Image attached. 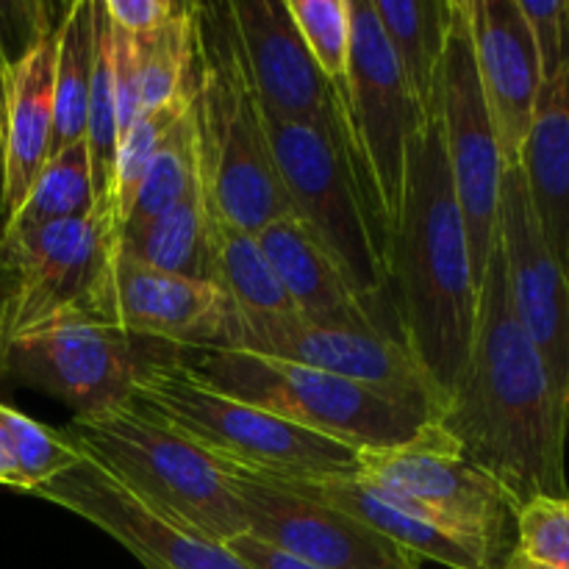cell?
Segmentation results:
<instances>
[{
	"label": "cell",
	"mask_w": 569,
	"mask_h": 569,
	"mask_svg": "<svg viewBox=\"0 0 569 569\" xmlns=\"http://www.w3.org/2000/svg\"><path fill=\"white\" fill-rule=\"evenodd\" d=\"M433 422L517 506L533 498H569V409L517 320L498 244L478 287L470 356Z\"/></svg>",
	"instance_id": "obj_1"
},
{
	"label": "cell",
	"mask_w": 569,
	"mask_h": 569,
	"mask_svg": "<svg viewBox=\"0 0 569 569\" xmlns=\"http://www.w3.org/2000/svg\"><path fill=\"white\" fill-rule=\"evenodd\" d=\"M383 261L395 328L445 406L470 356L478 287L437 114L409 144L403 200Z\"/></svg>",
	"instance_id": "obj_2"
},
{
	"label": "cell",
	"mask_w": 569,
	"mask_h": 569,
	"mask_svg": "<svg viewBox=\"0 0 569 569\" xmlns=\"http://www.w3.org/2000/svg\"><path fill=\"white\" fill-rule=\"evenodd\" d=\"M189 117L209 217L259 233L292 217L272 164L264 111L242 56L231 3H192Z\"/></svg>",
	"instance_id": "obj_3"
},
{
	"label": "cell",
	"mask_w": 569,
	"mask_h": 569,
	"mask_svg": "<svg viewBox=\"0 0 569 569\" xmlns=\"http://www.w3.org/2000/svg\"><path fill=\"white\" fill-rule=\"evenodd\" d=\"M264 126L292 217L303 222L345 272L361 303L383 322L381 300H389L383 261L389 226L370 167L356 142L348 106L322 126L267 117Z\"/></svg>",
	"instance_id": "obj_4"
},
{
	"label": "cell",
	"mask_w": 569,
	"mask_h": 569,
	"mask_svg": "<svg viewBox=\"0 0 569 569\" xmlns=\"http://www.w3.org/2000/svg\"><path fill=\"white\" fill-rule=\"evenodd\" d=\"M128 409L170 428L214 465L261 478L359 472V450L206 387L156 345L139 367Z\"/></svg>",
	"instance_id": "obj_5"
},
{
	"label": "cell",
	"mask_w": 569,
	"mask_h": 569,
	"mask_svg": "<svg viewBox=\"0 0 569 569\" xmlns=\"http://www.w3.org/2000/svg\"><path fill=\"white\" fill-rule=\"evenodd\" d=\"M167 353L206 387L356 450L395 448L433 422L428 411L292 361L222 348H167Z\"/></svg>",
	"instance_id": "obj_6"
},
{
	"label": "cell",
	"mask_w": 569,
	"mask_h": 569,
	"mask_svg": "<svg viewBox=\"0 0 569 569\" xmlns=\"http://www.w3.org/2000/svg\"><path fill=\"white\" fill-rule=\"evenodd\" d=\"M64 433L89 461L159 515L220 545L248 533L220 467L126 403L76 415Z\"/></svg>",
	"instance_id": "obj_7"
},
{
	"label": "cell",
	"mask_w": 569,
	"mask_h": 569,
	"mask_svg": "<svg viewBox=\"0 0 569 569\" xmlns=\"http://www.w3.org/2000/svg\"><path fill=\"white\" fill-rule=\"evenodd\" d=\"M359 472L456 533L489 569L503 567L515 550L520 506L437 422L395 448L359 450Z\"/></svg>",
	"instance_id": "obj_8"
},
{
	"label": "cell",
	"mask_w": 569,
	"mask_h": 569,
	"mask_svg": "<svg viewBox=\"0 0 569 569\" xmlns=\"http://www.w3.org/2000/svg\"><path fill=\"white\" fill-rule=\"evenodd\" d=\"M437 117L442 126L445 153L465 217L467 239H470L472 278L476 287H481L483 272L498 244L500 183L506 167L478 78L467 0H453V22L439 70Z\"/></svg>",
	"instance_id": "obj_9"
},
{
	"label": "cell",
	"mask_w": 569,
	"mask_h": 569,
	"mask_svg": "<svg viewBox=\"0 0 569 569\" xmlns=\"http://www.w3.org/2000/svg\"><path fill=\"white\" fill-rule=\"evenodd\" d=\"M222 350L270 356L311 367L328 376L348 378L367 389L428 411L437 420L442 398L411 356L403 339L383 331L345 326H315L298 315L250 317L233 309L231 331Z\"/></svg>",
	"instance_id": "obj_10"
},
{
	"label": "cell",
	"mask_w": 569,
	"mask_h": 569,
	"mask_svg": "<svg viewBox=\"0 0 569 569\" xmlns=\"http://www.w3.org/2000/svg\"><path fill=\"white\" fill-rule=\"evenodd\" d=\"M111 239L109 226L94 214L3 233L0 256L11 278L0 298L6 345L81 315L103 270Z\"/></svg>",
	"instance_id": "obj_11"
},
{
	"label": "cell",
	"mask_w": 569,
	"mask_h": 569,
	"mask_svg": "<svg viewBox=\"0 0 569 569\" xmlns=\"http://www.w3.org/2000/svg\"><path fill=\"white\" fill-rule=\"evenodd\" d=\"M81 320L161 348H226L233 306L217 283L187 281L117 253L114 239Z\"/></svg>",
	"instance_id": "obj_12"
},
{
	"label": "cell",
	"mask_w": 569,
	"mask_h": 569,
	"mask_svg": "<svg viewBox=\"0 0 569 569\" xmlns=\"http://www.w3.org/2000/svg\"><path fill=\"white\" fill-rule=\"evenodd\" d=\"M350 14H353L348 81L350 126L376 181L387 226H392L403 200L409 144L422 122L431 117L422 114L417 106L370 0H350Z\"/></svg>",
	"instance_id": "obj_13"
},
{
	"label": "cell",
	"mask_w": 569,
	"mask_h": 569,
	"mask_svg": "<svg viewBox=\"0 0 569 569\" xmlns=\"http://www.w3.org/2000/svg\"><path fill=\"white\" fill-rule=\"evenodd\" d=\"M153 348L117 328L70 317L6 345L3 378L64 400L76 415H89L126 403Z\"/></svg>",
	"instance_id": "obj_14"
},
{
	"label": "cell",
	"mask_w": 569,
	"mask_h": 569,
	"mask_svg": "<svg viewBox=\"0 0 569 569\" xmlns=\"http://www.w3.org/2000/svg\"><path fill=\"white\" fill-rule=\"evenodd\" d=\"M220 467V465H217ZM248 533L320 569H415L422 561L353 517L253 472L220 467Z\"/></svg>",
	"instance_id": "obj_15"
},
{
	"label": "cell",
	"mask_w": 569,
	"mask_h": 569,
	"mask_svg": "<svg viewBox=\"0 0 569 569\" xmlns=\"http://www.w3.org/2000/svg\"><path fill=\"white\" fill-rule=\"evenodd\" d=\"M498 248L517 320L537 345L559 400L569 409V278L545 242L520 164L503 170Z\"/></svg>",
	"instance_id": "obj_16"
},
{
	"label": "cell",
	"mask_w": 569,
	"mask_h": 569,
	"mask_svg": "<svg viewBox=\"0 0 569 569\" xmlns=\"http://www.w3.org/2000/svg\"><path fill=\"white\" fill-rule=\"evenodd\" d=\"M33 498L92 522L148 569H248L226 545L159 515L83 456L76 467L33 489Z\"/></svg>",
	"instance_id": "obj_17"
},
{
	"label": "cell",
	"mask_w": 569,
	"mask_h": 569,
	"mask_svg": "<svg viewBox=\"0 0 569 569\" xmlns=\"http://www.w3.org/2000/svg\"><path fill=\"white\" fill-rule=\"evenodd\" d=\"M231 11L267 120L322 126L348 106L311 59L287 0H239Z\"/></svg>",
	"instance_id": "obj_18"
},
{
	"label": "cell",
	"mask_w": 569,
	"mask_h": 569,
	"mask_svg": "<svg viewBox=\"0 0 569 569\" xmlns=\"http://www.w3.org/2000/svg\"><path fill=\"white\" fill-rule=\"evenodd\" d=\"M467 14L503 167H517L542 89L537 44L517 0H467Z\"/></svg>",
	"instance_id": "obj_19"
},
{
	"label": "cell",
	"mask_w": 569,
	"mask_h": 569,
	"mask_svg": "<svg viewBox=\"0 0 569 569\" xmlns=\"http://www.w3.org/2000/svg\"><path fill=\"white\" fill-rule=\"evenodd\" d=\"M59 22L39 28L26 50L11 61L3 131H0V217L3 222L20 209L33 178L48 161L50 133H53Z\"/></svg>",
	"instance_id": "obj_20"
},
{
	"label": "cell",
	"mask_w": 569,
	"mask_h": 569,
	"mask_svg": "<svg viewBox=\"0 0 569 569\" xmlns=\"http://www.w3.org/2000/svg\"><path fill=\"white\" fill-rule=\"evenodd\" d=\"M267 481L281 483L303 498L353 517L361 526L381 533L383 539L403 548L406 553L417 556L420 561H437L448 569H489L487 561L470 545L461 542L456 533L422 515L415 503L400 498L398 492L381 487L361 472L326 478H267Z\"/></svg>",
	"instance_id": "obj_21"
},
{
	"label": "cell",
	"mask_w": 569,
	"mask_h": 569,
	"mask_svg": "<svg viewBox=\"0 0 569 569\" xmlns=\"http://www.w3.org/2000/svg\"><path fill=\"white\" fill-rule=\"evenodd\" d=\"M298 317L315 326H345L392 333L365 303L322 244L295 217H281L256 233ZM398 337V333H392ZM400 339V337H398Z\"/></svg>",
	"instance_id": "obj_22"
},
{
	"label": "cell",
	"mask_w": 569,
	"mask_h": 569,
	"mask_svg": "<svg viewBox=\"0 0 569 569\" xmlns=\"http://www.w3.org/2000/svg\"><path fill=\"white\" fill-rule=\"evenodd\" d=\"M520 170L545 242L569 278V61L542 81Z\"/></svg>",
	"instance_id": "obj_23"
},
{
	"label": "cell",
	"mask_w": 569,
	"mask_h": 569,
	"mask_svg": "<svg viewBox=\"0 0 569 569\" xmlns=\"http://www.w3.org/2000/svg\"><path fill=\"white\" fill-rule=\"evenodd\" d=\"M426 117L437 114L439 70L448 48L453 0H370Z\"/></svg>",
	"instance_id": "obj_24"
},
{
	"label": "cell",
	"mask_w": 569,
	"mask_h": 569,
	"mask_svg": "<svg viewBox=\"0 0 569 569\" xmlns=\"http://www.w3.org/2000/svg\"><path fill=\"white\" fill-rule=\"evenodd\" d=\"M114 250L150 270L187 281L214 283L209 211L200 181L159 220L133 233H120L114 239Z\"/></svg>",
	"instance_id": "obj_25"
},
{
	"label": "cell",
	"mask_w": 569,
	"mask_h": 569,
	"mask_svg": "<svg viewBox=\"0 0 569 569\" xmlns=\"http://www.w3.org/2000/svg\"><path fill=\"white\" fill-rule=\"evenodd\" d=\"M94 64V0H76L61 11L53 76V133L50 156L81 142L87 131L89 87Z\"/></svg>",
	"instance_id": "obj_26"
},
{
	"label": "cell",
	"mask_w": 569,
	"mask_h": 569,
	"mask_svg": "<svg viewBox=\"0 0 569 569\" xmlns=\"http://www.w3.org/2000/svg\"><path fill=\"white\" fill-rule=\"evenodd\" d=\"M214 283L239 315L289 317L298 315L267 261L256 233L209 217Z\"/></svg>",
	"instance_id": "obj_27"
},
{
	"label": "cell",
	"mask_w": 569,
	"mask_h": 569,
	"mask_svg": "<svg viewBox=\"0 0 569 569\" xmlns=\"http://www.w3.org/2000/svg\"><path fill=\"white\" fill-rule=\"evenodd\" d=\"M92 214V170H89L87 142L81 139L44 161L20 209L3 222V233L31 231L50 222L81 220Z\"/></svg>",
	"instance_id": "obj_28"
},
{
	"label": "cell",
	"mask_w": 569,
	"mask_h": 569,
	"mask_svg": "<svg viewBox=\"0 0 569 569\" xmlns=\"http://www.w3.org/2000/svg\"><path fill=\"white\" fill-rule=\"evenodd\" d=\"M194 183H198V153H194L192 117H189L187 109L181 120L164 133L161 144L156 148L148 172H144L137 194H133L131 209H128L120 233H133L139 228L150 226L153 220H159Z\"/></svg>",
	"instance_id": "obj_29"
},
{
	"label": "cell",
	"mask_w": 569,
	"mask_h": 569,
	"mask_svg": "<svg viewBox=\"0 0 569 569\" xmlns=\"http://www.w3.org/2000/svg\"><path fill=\"white\" fill-rule=\"evenodd\" d=\"M142 109H159L187 94L189 56H192V3H178L176 14L144 37H133Z\"/></svg>",
	"instance_id": "obj_30"
},
{
	"label": "cell",
	"mask_w": 569,
	"mask_h": 569,
	"mask_svg": "<svg viewBox=\"0 0 569 569\" xmlns=\"http://www.w3.org/2000/svg\"><path fill=\"white\" fill-rule=\"evenodd\" d=\"M0 439L9 450L26 495H33V489L44 487L83 459L64 431H53L3 403H0Z\"/></svg>",
	"instance_id": "obj_31"
},
{
	"label": "cell",
	"mask_w": 569,
	"mask_h": 569,
	"mask_svg": "<svg viewBox=\"0 0 569 569\" xmlns=\"http://www.w3.org/2000/svg\"><path fill=\"white\" fill-rule=\"evenodd\" d=\"M287 9L322 76L348 98L353 44L350 0H287Z\"/></svg>",
	"instance_id": "obj_32"
},
{
	"label": "cell",
	"mask_w": 569,
	"mask_h": 569,
	"mask_svg": "<svg viewBox=\"0 0 569 569\" xmlns=\"http://www.w3.org/2000/svg\"><path fill=\"white\" fill-rule=\"evenodd\" d=\"M189 109V89L181 98L170 100V103L159 106L139 114L131 131L120 139V150H117V170H114V189H111V233H120L122 222H126L131 200L137 194L139 183H142L144 172H148L150 159H153L156 148L161 144L164 133L176 126Z\"/></svg>",
	"instance_id": "obj_33"
},
{
	"label": "cell",
	"mask_w": 569,
	"mask_h": 569,
	"mask_svg": "<svg viewBox=\"0 0 569 569\" xmlns=\"http://www.w3.org/2000/svg\"><path fill=\"white\" fill-rule=\"evenodd\" d=\"M520 553L556 569H569V498H533L517 511Z\"/></svg>",
	"instance_id": "obj_34"
},
{
	"label": "cell",
	"mask_w": 569,
	"mask_h": 569,
	"mask_svg": "<svg viewBox=\"0 0 569 569\" xmlns=\"http://www.w3.org/2000/svg\"><path fill=\"white\" fill-rule=\"evenodd\" d=\"M542 67V81L553 78L569 61V0H517Z\"/></svg>",
	"instance_id": "obj_35"
},
{
	"label": "cell",
	"mask_w": 569,
	"mask_h": 569,
	"mask_svg": "<svg viewBox=\"0 0 569 569\" xmlns=\"http://www.w3.org/2000/svg\"><path fill=\"white\" fill-rule=\"evenodd\" d=\"M111 76H114V100L117 122H120V139L131 131L133 122L142 114V83H139L137 53H133V37L111 26Z\"/></svg>",
	"instance_id": "obj_36"
},
{
	"label": "cell",
	"mask_w": 569,
	"mask_h": 569,
	"mask_svg": "<svg viewBox=\"0 0 569 569\" xmlns=\"http://www.w3.org/2000/svg\"><path fill=\"white\" fill-rule=\"evenodd\" d=\"M103 9L111 26L126 31L128 37H144L164 26L176 14L178 3L172 0H103Z\"/></svg>",
	"instance_id": "obj_37"
},
{
	"label": "cell",
	"mask_w": 569,
	"mask_h": 569,
	"mask_svg": "<svg viewBox=\"0 0 569 569\" xmlns=\"http://www.w3.org/2000/svg\"><path fill=\"white\" fill-rule=\"evenodd\" d=\"M226 548L248 569H320L295 559V556L283 553V550H276L272 545L256 539L253 533H239V537L231 539Z\"/></svg>",
	"instance_id": "obj_38"
},
{
	"label": "cell",
	"mask_w": 569,
	"mask_h": 569,
	"mask_svg": "<svg viewBox=\"0 0 569 569\" xmlns=\"http://www.w3.org/2000/svg\"><path fill=\"white\" fill-rule=\"evenodd\" d=\"M0 487H6V489H14V492H22L20 476H17L14 465H11V459H9V450H6L3 439H0Z\"/></svg>",
	"instance_id": "obj_39"
},
{
	"label": "cell",
	"mask_w": 569,
	"mask_h": 569,
	"mask_svg": "<svg viewBox=\"0 0 569 569\" xmlns=\"http://www.w3.org/2000/svg\"><path fill=\"white\" fill-rule=\"evenodd\" d=\"M9 53H6L3 37H0V131H3V117H6V92H9V72H11Z\"/></svg>",
	"instance_id": "obj_40"
},
{
	"label": "cell",
	"mask_w": 569,
	"mask_h": 569,
	"mask_svg": "<svg viewBox=\"0 0 569 569\" xmlns=\"http://www.w3.org/2000/svg\"><path fill=\"white\" fill-rule=\"evenodd\" d=\"M500 569H556V567H548V565H542V561H537V559H528L526 553H520V550H511L509 553V559L503 561V567Z\"/></svg>",
	"instance_id": "obj_41"
},
{
	"label": "cell",
	"mask_w": 569,
	"mask_h": 569,
	"mask_svg": "<svg viewBox=\"0 0 569 569\" xmlns=\"http://www.w3.org/2000/svg\"><path fill=\"white\" fill-rule=\"evenodd\" d=\"M3 359H6V331H3V311H0V378H3Z\"/></svg>",
	"instance_id": "obj_42"
},
{
	"label": "cell",
	"mask_w": 569,
	"mask_h": 569,
	"mask_svg": "<svg viewBox=\"0 0 569 569\" xmlns=\"http://www.w3.org/2000/svg\"><path fill=\"white\" fill-rule=\"evenodd\" d=\"M415 569H422V567H415Z\"/></svg>",
	"instance_id": "obj_43"
}]
</instances>
